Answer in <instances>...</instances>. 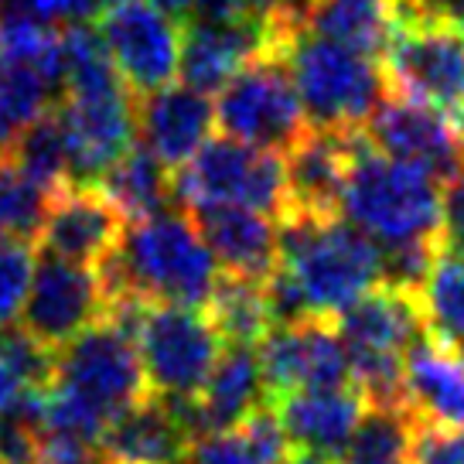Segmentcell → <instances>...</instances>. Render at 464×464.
Instances as JSON below:
<instances>
[{"instance_id": "6da1fadb", "label": "cell", "mask_w": 464, "mask_h": 464, "mask_svg": "<svg viewBox=\"0 0 464 464\" xmlns=\"http://www.w3.org/2000/svg\"><path fill=\"white\" fill-rule=\"evenodd\" d=\"M382 284V253L342 216L280 218V260L266 280L276 321L334 318Z\"/></svg>"}, {"instance_id": "7a4b0ae2", "label": "cell", "mask_w": 464, "mask_h": 464, "mask_svg": "<svg viewBox=\"0 0 464 464\" xmlns=\"http://www.w3.org/2000/svg\"><path fill=\"white\" fill-rule=\"evenodd\" d=\"M106 307L130 297L144 304H178L205 311L218 284V266L185 208H164L127 222L113 256L100 270Z\"/></svg>"}, {"instance_id": "3957f363", "label": "cell", "mask_w": 464, "mask_h": 464, "mask_svg": "<svg viewBox=\"0 0 464 464\" xmlns=\"http://www.w3.org/2000/svg\"><path fill=\"white\" fill-rule=\"evenodd\" d=\"M342 218L365 232L379 253L444 249V185L359 137L342 191Z\"/></svg>"}, {"instance_id": "277c9868", "label": "cell", "mask_w": 464, "mask_h": 464, "mask_svg": "<svg viewBox=\"0 0 464 464\" xmlns=\"http://www.w3.org/2000/svg\"><path fill=\"white\" fill-rule=\"evenodd\" d=\"M106 314L130 328L144 365L147 390L168 403L195 400L226 348L216 324L198 307L144 304L120 297L110 301Z\"/></svg>"}, {"instance_id": "5b68a950", "label": "cell", "mask_w": 464, "mask_h": 464, "mask_svg": "<svg viewBox=\"0 0 464 464\" xmlns=\"http://www.w3.org/2000/svg\"><path fill=\"white\" fill-rule=\"evenodd\" d=\"M352 382L369 406H406L403 359L423 338L417 294L392 284H376L359 301L334 314Z\"/></svg>"}, {"instance_id": "8992f818", "label": "cell", "mask_w": 464, "mask_h": 464, "mask_svg": "<svg viewBox=\"0 0 464 464\" xmlns=\"http://www.w3.org/2000/svg\"><path fill=\"white\" fill-rule=\"evenodd\" d=\"M284 58L304 106L307 127L314 130L359 133L379 100L390 92L379 58L307 31L284 52Z\"/></svg>"}, {"instance_id": "52a82bcc", "label": "cell", "mask_w": 464, "mask_h": 464, "mask_svg": "<svg viewBox=\"0 0 464 464\" xmlns=\"http://www.w3.org/2000/svg\"><path fill=\"white\" fill-rule=\"evenodd\" d=\"M48 386L72 396L102 427L150 396L137 342L130 328L113 314H102L69 345L58 348Z\"/></svg>"}, {"instance_id": "ba28073f", "label": "cell", "mask_w": 464, "mask_h": 464, "mask_svg": "<svg viewBox=\"0 0 464 464\" xmlns=\"http://www.w3.org/2000/svg\"><path fill=\"white\" fill-rule=\"evenodd\" d=\"M174 202L185 212L202 205H246L280 222L287 212L284 154L232 137L205 140L202 150L174 174Z\"/></svg>"}, {"instance_id": "9c48e42d", "label": "cell", "mask_w": 464, "mask_h": 464, "mask_svg": "<svg viewBox=\"0 0 464 464\" xmlns=\"http://www.w3.org/2000/svg\"><path fill=\"white\" fill-rule=\"evenodd\" d=\"M216 127L239 144L284 154L307 130V116L290 79L287 58L263 55L249 62L216 92Z\"/></svg>"}, {"instance_id": "30bf717a", "label": "cell", "mask_w": 464, "mask_h": 464, "mask_svg": "<svg viewBox=\"0 0 464 464\" xmlns=\"http://www.w3.org/2000/svg\"><path fill=\"white\" fill-rule=\"evenodd\" d=\"M392 92L450 116L464 133V31L440 21H396L382 52Z\"/></svg>"}, {"instance_id": "8fae6325", "label": "cell", "mask_w": 464, "mask_h": 464, "mask_svg": "<svg viewBox=\"0 0 464 464\" xmlns=\"http://www.w3.org/2000/svg\"><path fill=\"white\" fill-rule=\"evenodd\" d=\"M92 28L137 100L174 82L181 62V28L150 0H102Z\"/></svg>"}, {"instance_id": "7c38bea8", "label": "cell", "mask_w": 464, "mask_h": 464, "mask_svg": "<svg viewBox=\"0 0 464 464\" xmlns=\"http://www.w3.org/2000/svg\"><path fill=\"white\" fill-rule=\"evenodd\" d=\"M365 144L392 160H403L437 178L440 185L464 171L461 127L427 102L386 92L362 127Z\"/></svg>"}, {"instance_id": "4fadbf2b", "label": "cell", "mask_w": 464, "mask_h": 464, "mask_svg": "<svg viewBox=\"0 0 464 464\" xmlns=\"http://www.w3.org/2000/svg\"><path fill=\"white\" fill-rule=\"evenodd\" d=\"M102 314H106V290L96 270L58 260L52 253L38 256L28 301L21 311V328L38 345L58 352Z\"/></svg>"}, {"instance_id": "5bb4252c", "label": "cell", "mask_w": 464, "mask_h": 464, "mask_svg": "<svg viewBox=\"0 0 464 464\" xmlns=\"http://www.w3.org/2000/svg\"><path fill=\"white\" fill-rule=\"evenodd\" d=\"M263 382L270 400L314 386H342L352 382L348 355L334 318H294L276 321L256 348Z\"/></svg>"}, {"instance_id": "9a60e30c", "label": "cell", "mask_w": 464, "mask_h": 464, "mask_svg": "<svg viewBox=\"0 0 464 464\" xmlns=\"http://www.w3.org/2000/svg\"><path fill=\"white\" fill-rule=\"evenodd\" d=\"M123 229L127 218L96 185H72L52 198L38 243L42 253H52L58 260L100 270L113 256Z\"/></svg>"}, {"instance_id": "2e32d148", "label": "cell", "mask_w": 464, "mask_h": 464, "mask_svg": "<svg viewBox=\"0 0 464 464\" xmlns=\"http://www.w3.org/2000/svg\"><path fill=\"white\" fill-rule=\"evenodd\" d=\"M270 410L284 427L290 448L342 464L369 403L355 382H342L276 396L270 400Z\"/></svg>"}, {"instance_id": "e0dca14e", "label": "cell", "mask_w": 464, "mask_h": 464, "mask_svg": "<svg viewBox=\"0 0 464 464\" xmlns=\"http://www.w3.org/2000/svg\"><path fill=\"white\" fill-rule=\"evenodd\" d=\"M359 137L362 130L334 133L307 127L301 140L284 150V171H287V212L284 216H342V191H345Z\"/></svg>"}, {"instance_id": "ac0fdd59", "label": "cell", "mask_w": 464, "mask_h": 464, "mask_svg": "<svg viewBox=\"0 0 464 464\" xmlns=\"http://www.w3.org/2000/svg\"><path fill=\"white\" fill-rule=\"evenodd\" d=\"M263 55H276L270 48V34L260 17H232V21H191L181 34V62L178 72L185 86L212 96L239 75L249 62Z\"/></svg>"}, {"instance_id": "d6986e66", "label": "cell", "mask_w": 464, "mask_h": 464, "mask_svg": "<svg viewBox=\"0 0 464 464\" xmlns=\"http://www.w3.org/2000/svg\"><path fill=\"white\" fill-rule=\"evenodd\" d=\"M218 274L243 280H270L280 260V222L246 205H202L191 208Z\"/></svg>"}, {"instance_id": "ffe728a7", "label": "cell", "mask_w": 464, "mask_h": 464, "mask_svg": "<svg viewBox=\"0 0 464 464\" xmlns=\"http://www.w3.org/2000/svg\"><path fill=\"white\" fill-rule=\"evenodd\" d=\"M212 127H216V102H212V96H205V92L185 86V82H171V86L137 100L140 144L168 171L185 168L202 150Z\"/></svg>"}, {"instance_id": "44dd1931", "label": "cell", "mask_w": 464, "mask_h": 464, "mask_svg": "<svg viewBox=\"0 0 464 464\" xmlns=\"http://www.w3.org/2000/svg\"><path fill=\"white\" fill-rule=\"evenodd\" d=\"M270 403L260 355L253 345H226L202 392L188 403H174L191 437L229 430Z\"/></svg>"}, {"instance_id": "7402d4cb", "label": "cell", "mask_w": 464, "mask_h": 464, "mask_svg": "<svg viewBox=\"0 0 464 464\" xmlns=\"http://www.w3.org/2000/svg\"><path fill=\"white\" fill-rule=\"evenodd\" d=\"M188 440L178 406L150 392L102 430L100 458L110 464H181Z\"/></svg>"}, {"instance_id": "603a6c76", "label": "cell", "mask_w": 464, "mask_h": 464, "mask_svg": "<svg viewBox=\"0 0 464 464\" xmlns=\"http://www.w3.org/2000/svg\"><path fill=\"white\" fill-rule=\"evenodd\" d=\"M403 400L417 423L464 430V355L423 334L403 359Z\"/></svg>"}, {"instance_id": "cb8c5ba5", "label": "cell", "mask_w": 464, "mask_h": 464, "mask_svg": "<svg viewBox=\"0 0 464 464\" xmlns=\"http://www.w3.org/2000/svg\"><path fill=\"white\" fill-rule=\"evenodd\" d=\"M290 440L270 403L229 430H212L188 440L181 464H284Z\"/></svg>"}, {"instance_id": "d4e9b609", "label": "cell", "mask_w": 464, "mask_h": 464, "mask_svg": "<svg viewBox=\"0 0 464 464\" xmlns=\"http://www.w3.org/2000/svg\"><path fill=\"white\" fill-rule=\"evenodd\" d=\"M96 188L120 208L127 222L171 208L174 178L144 144H130L100 174Z\"/></svg>"}, {"instance_id": "484cf974", "label": "cell", "mask_w": 464, "mask_h": 464, "mask_svg": "<svg viewBox=\"0 0 464 464\" xmlns=\"http://www.w3.org/2000/svg\"><path fill=\"white\" fill-rule=\"evenodd\" d=\"M392 24V0H314L304 31L382 62Z\"/></svg>"}, {"instance_id": "4316f807", "label": "cell", "mask_w": 464, "mask_h": 464, "mask_svg": "<svg viewBox=\"0 0 464 464\" xmlns=\"http://www.w3.org/2000/svg\"><path fill=\"white\" fill-rule=\"evenodd\" d=\"M58 96L62 82L52 72L0 58V160L11 158L21 133L55 110Z\"/></svg>"}, {"instance_id": "83f0119b", "label": "cell", "mask_w": 464, "mask_h": 464, "mask_svg": "<svg viewBox=\"0 0 464 464\" xmlns=\"http://www.w3.org/2000/svg\"><path fill=\"white\" fill-rule=\"evenodd\" d=\"M205 314L216 324L226 345H260L266 332L276 324L270 290L263 280L218 274V284L205 304Z\"/></svg>"}, {"instance_id": "f1b7e54d", "label": "cell", "mask_w": 464, "mask_h": 464, "mask_svg": "<svg viewBox=\"0 0 464 464\" xmlns=\"http://www.w3.org/2000/svg\"><path fill=\"white\" fill-rule=\"evenodd\" d=\"M423 334L464 355V260L440 253L417 287Z\"/></svg>"}, {"instance_id": "f546056e", "label": "cell", "mask_w": 464, "mask_h": 464, "mask_svg": "<svg viewBox=\"0 0 464 464\" xmlns=\"http://www.w3.org/2000/svg\"><path fill=\"white\" fill-rule=\"evenodd\" d=\"M7 164H14L17 171L42 191H48L52 198L58 191L72 188V158H69V140H65L58 110L44 113L34 127L21 133Z\"/></svg>"}, {"instance_id": "4dcf8cb0", "label": "cell", "mask_w": 464, "mask_h": 464, "mask_svg": "<svg viewBox=\"0 0 464 464\" xmlns=\"http://www.w3.org/2000/svg\"><path fill=\"white\" fill-rule=\"evenodd\" d=\"M417 417L406 406H369L342 464H406Z\"/></svg>"}, {"instance_id": "1f68e13d", "label": "cell", "mask_w": 464, "mask_h": 464, "mask_svg": "<svg viewBox=\"0 0 464 464\" xmlns=\"http://www.w3.org/2000/svg\"><path fill=\"white\" fill-rule=\"evenodd\" d=\"M48 205H52L48 191L28 181L14 164L0 160V226L4 232H11L14 239H24V243H34L48 216Z\"/></svg>"}, {"instance_id": "d6a6232c", "label": "cell", "mask_w": 464, "mask_h": 464, "mask_svg": "<svg viewBox=\"0 0 464 464\" xmlns=\"http://www.w3.org/2000/svg\"><path fill=\"white\" fill-rule=\"evenodd\" d=\"M34 246L24 239H0V328L17 324L34 276Z\"/></svg>"}, {"instance_id": "836d02e7", "label": "cell", "mask_w": 464, "mask_h": 464, "mask_svg": "<svg viewBox=\"0 0 464 464\" xmlns=\"http://www.w3.org/2000/svg\"><path fill=\"white\" fill-rule=\"evenodd\" d=\"M406 464H464V430L461 427L417 423Z\"/></svg>"}, {"instance_id": "e575fe53", "label": "cell", "mask_w": 464, "mask_h": 464, "mask_svg": "<svg viewBox=\"0 0 464 464\" xmlns=\"http://www.w3.org/2000/svg\"><path fill=\"white\" fill-rule=\"evenodd\" d=\"M4 11H24L42 17L48 24H69V21H89L102 7V0H4Z\"/></svg>"}, {"instance_id": "d590c367", "label": "cell", "mask_w": 464, "mask_h": 464, "mask_svg": "<svg viewBox=\"0 0 464 464\" xmlns=\"http://www.w3.org/2000/svg\"><path fill=\"white\" fill-rule=\"evenodd\" d=\"M396 21H440L464 31V0H392Z\"/></svg>"}, {"instance_id": "8d00e7d4", "label": "cell", "mask_w": 464, "mask_h": 464, "mask_svg": "<svg viewBox=\"0 0 464 464\" xmlns=\"http://www.w3.org/2000/svg\"><path fill=\"white\" fill-rule=\"evenodd\" d=\"M444 253L464 260V171L444 185Z\"/></svg>"}, {"instance_id": "74e56055", "label": "cell", "mask_w": 464, "mask_h": 464, "mask_svg": "<svg viewBox=\"0 0 464 464\" xmlns=\"http://www.w3.org/2000/svg\"><path fill=\"white\" fill-rule=\"evenodd\" d=\"M28 390L31 386L24 382V376H21L14 365H11V359L0 352V417H7V413L21 403V396Z\"/></svg>"}, {"instance_id": "f35d334b", "label": "cell", "mask_w": 464, "mask_h": 464, "mask_svg": "<svg viewBox=\"0 0 464 464\" xmlns=\"http://www.w3.org/2000/svg\"><path fill=\"white\" fill-rule=\"evenodd\" d=\"M164 17H171L178 28H188L195 21V0H150Z\"/></svg>"}, {"instance_id": "ab89813d", "label": "cell", "mask_w": 464, "mask_h": 464, "mask_svg": "<svg viewBox=\"0 0 464 464\" xmlns=\"http://www.w3.org/2000/svg\"><path fill=\"white\" fill-rule=\"evenodd\" d=\"M284 464H334V461H328V458H318V454H287L284 458Z\"/></svg>"}, {"instance_id": "60d3db41", "label": "cell", "mask_w": 464, "mask_h": 464, "mask_svg": "<svg viewBox=\"0 0 464 464\" xmlns=\"http://www.w3.org/2000/svg\"><path fill=\"white\" fill-rule=\"evenodd\" d=\"M100 464H110V461H100Z\"/></svg>"}, {"instance_id": "b9f144b4", "label": "cell", "mask_w": 464, "mask_h": 464, "mask_svg": "<svg viewBox=\"0 0 464 464\" xmlns=\"http://www.w3.org/2000/svg\"><path fill=\"white\" fill-rule=\"evenodd\" d=\"M0 464H4V458H0Z\"/></svg>"}, {"instance_id": "7bdbcfd3", "label": "cell", "mask_w": 464, "mask_h": 464, "mask_svg": "<svg viewBox=\"0 0 464 464\" xmlns=\"http://www.w3.org/2000/svg\"><path fill=\"white\" fill-rule=\"evenodd\" d=\"M0 232H4V226H0Z\"/></svg>"}]
</instances>
